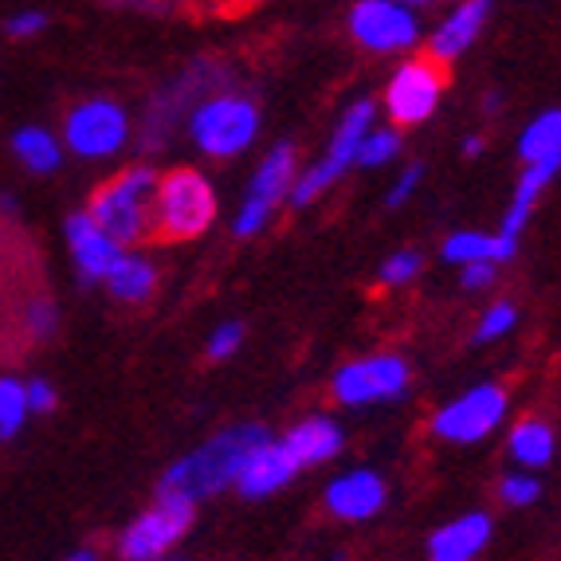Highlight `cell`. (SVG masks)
<instances>
[{
	"mask_svg": "<svg viewBox=\"0 0 561 561\" xmlns=\"http://www.w3.org/2000/svg\"><path fill=\"white\" fill-rule=\"evenodd\" d=\"M272 432L263 424H232V428L208 436L201 448H193L188 456L173 459L165 471H161L158 491L165 495H185L193 503H205V499L220 495L228 486H236L243 459L252 456L255 444H263Z\"/></svg>",
	"mask_w": 561,
	"mask_h": 561,
	"instance_id": "obj_1",
	"label": "cell"
},
{
	"mask_svg": "<svg viewBox=\"0 0 561 561\" xmlns=\"http://www.w3.org/2000/svg\"><path fill=\"white\" fill-rule=\"evenodd\" d=\"M263 114L252 94L232 91V87H216L197 106L185 114V130L205 158L213 161H232L248 153L260 138Z\"/></svg>",
	"mask_w": 561,
	"mask_h": 561,
	"instance_id": "obj_2",
	"label": "cell"
},
{
	"mask_svg": "<svg viewBox=\"0 0 561 561\" xmlns=\"http://www.w3.org/2000/svg\"><path fill=\"white\" fill-rule=\"evenodd\" d=\"M216 188L201 169H169L158 173L153 188V236L169 243H185L205 236L216 225Z\"/></svg>",
	"mask_w": 561,
	"mask_h": 561,
	"instance_id": "obj_3",
	"label": "cell"
},
{
	"mask_svg": "<svg viewBox=\"0 0 561 561\" xmlns=\"http://www.w3.org/2000/svg\"><path fill=\"white\" fill-rule=\"evenodd\" d=\"M153 188H158V169L130 165L122 169L118 178L94 188L87 213L122 248H138V243H146L153 236Z\"/></svg>",
	"mask_w": 561,
	"mask_h": 561,
	"instance_id": "obj_4",
	"label": "cell"
},
{
	"mask_svg": "<svg viewBox=\"0 0 561 561\" xmlns=\"http://www.w3.org/2000/svg\"><path fill=\"white\" fill-rule=\"evenodd\" d=\"M377 122V103L374 99H357V103L346 106V114L337 118L334 134H330V146L327 153H322L314 165H307L295 178V185H290V205H314V201L322 197V193H330V188L337 185V181L346 178L350 165L357 161V146H362L365 130Z\"/></svg>",
	"mask_w": 561,
	"mask_h": 561,
	"instance_id": "obj_5",
	"label": "cell"
},
{
	"mask_svg": "<svg viewBox=\"0 0 561 561\" xmlns=\"http://www.w3.org/2000/svg\"><path fill=\"white\" fill-rule=\"evenodd\" d=\"M299 178V161H295V146L279 141L272 150L263 153V161L255 165L252 181L243 188V201L236 208V220H232V232L240 240H252L260 236L263 228L272 225V216L279 213V205L290 197V185Z\"/></svg>",
	"mask_w": 561,
	"mask_h": 561,
	"instance_id": "obj_6",
	"label": "cell"
},
{
	"mask_svg": "<svg viewBox=\"0 0 561 561\" xmlns=\"http://www.w3.org/2000/svg\"><path fill=\"white\" fill-rule=\"evenodd\" d=\"M197 503L185 495H165L158 491L150 511H141L118 538V558L126 561H158L178 550V542L193 530Z\"/></svg>",
	"mask_w": 561,
	"mask_h": 561,
	"instance_id": "obj_7",
	"label": "cell"
},
{
	"mask_svg": "<svg viewBox=\"0 0 561 561\" xmlns=\"http://www.w3.org/2000/svg\"><path fill=\"white\" fill-rule=\"evenodd\" d=\"M64 141L83 161H111L130 146V114L114 99H83L67 111Z\"/></svg>",
	"mask_w": 561,
	"mask_h": 561,
	"instance_id": "obj_8",
	"label": "cell"
},
{
	"mask_svg": "<svg viewBox=\"0 0 561 561\" xmlns=\"http://www.w3.org/2000/svg\"><path fill=\"white\" fill-rule=\"evenodd\" d=\"M412 365L401 354H369L346 362L330 381V393L342 409H365V404H389L409 393Z\"/></svg>",
	"mask_w": 561,
	"mask_h": 561,
	"instance_id": "obj_9",
	"label": "cell"
},
{
	"mask_svg": "<svg viewBox=\"0 0 561 561\" xmlns=\"http://www.w3.org/2000/svg\"><path fill=\"white\" fill-rule=\"evenodd\" d=\"M506 409H511V397L503 385H471L468 393H459L432 416V436L444 444H479L506 421Z\"/></svg>",
	"mask_w": 561,
	"mask_h": 561,
	"instance_id": "obj_10",
	"label": "cell"
},
{
	"mask_svg": "<svg viewBox=\"0 0 561 561\" xmlns=\"http://www.w3.org/2000/svg\"><path fill=\"white\" fill-rule=\"evenodd\" d=\"M444 64H436V59H404L401 67H397L393 76H389V83H385V114H389V122L393 126H421V122H428L432 114H436V106H440L444 99Z\"/></svg>",
	"mask_w": 561,
	"mask_h": 561,
	"instance_id": "obj_11",
	"label": "cell"
},
{
	"mask_svg": "<svg viewBox=\"0 0 561 561\" xmlns=\"http://www.w3.org/2000/svg\"><path fill=\"white\" fill-rule=\"evenodd\" d=\"M350 36L374 56H401L421 44V20L401 0H357L350 9Z\"/></svg>",
	"mask_w": 561,
	"mask_h": 561,
	"instance_id": "obj_12",
	"label": "cell"
},
{
	"mask_svg": "<svg viewBox=\"0 0 561 561\" xmlns=\"http://www.w3.org/2000/svg\"><path fill=\"white\" fill-rule=\"evenodd\" d=\"M64 240L67 252H71V263L83 283H103L111 275V267L118 263V255L126 252L111 232L94 225L91 213H71L64 225Z\"/></svg>",
	"mask_w": 561,
	"mask_h": 561,
	"instance_id": "obj_13",
	"label": "cell"
},
{
	"mask_svg": "<svg viewBox=\"0 0 561 561\" xmlns=\"http://www.w3.org/2000/svg\"><path fill=\"white\" fill-rule=\"evenodd\" d=\"M322 503H327L330 515L342 518V523H369V518H374L377 511H385V503H389V486L369 468L342 471V476L327 483Z\"/></svg>",
	"mask_w": 561,
	"mask_h": 561,
	"instance_id": "obj_14",
	"label": "cell"
},
{
	"mask_svg": "<svg viewBox=\"0 0 561 561\" xmlns=\"http://www.w3.org/2000/svg\"><path fill=\"white\" fill-rule=\"evenodd\" d=\"M299 471H302V463L290 456L287 444L267 436L263 444H255L252 456L243 459L240 476H236V491H240L243 499H272L275 491L295 483Z\"/></svg>",
	"mask_w": 561,
	"mask_h": 561,
	"instance_id": "obj_15",
	"label": "cell"
},
{
	"mask_svg": "<svg viewBox=\"0 0 561 561\" xmlns=\"http://www.w3.org/2000/svg\"><path fill=\"white\" fill-rule=\"evenodd\" d=\"M486 20H491V0H459L456 9L432 28L428 39V56L436 64H451L459 59L463 51L476 47V39L483 36Z\"/></svg>",
	"mask_w": 561,
	"mask_h": 561,
	"instance_id": "obj_16",
	"label": "cell"
},
{
	"mask_svg": "<svg viewBox=\"0 0 561 561\" xmlns=\"http://www.w3.org/2000/svg\"><path fill=\"white\" fill-rule=\"evenodd\" d=\"M491 542V518L483 511H468V515L451 518L440 530H432L428 538V558L432 561H476Z\"/></svg>",
	"mask_w": 561,
	"mask_h": 561,
	"instance_id": "obj_17",
	"label": "cell"
},
{
	"mask_svg": "<svg viewBox=\"0 0 561 561\" xmlns=\"http://www.w3.org/2000/svg\"><path fill=\"white\" fill-rule=\"evenodd\" d=\"M558 169H561V161H526V169L515 181V197H511L503 220H499V232L511 236V240L523 236V228L530 225L534 205H538V197L546 193V185L558 178Z\"/></svg>",
	"mask_w": 561,
	"mask_h": 561,
	"instance_id": "obj_18",
	"label": "cell"
},
{
	"mask_svg": "<svg viewBox=\"0 0 561 561\" xmlns=\"http://www.w3.org/2000/svg\"><path fill=\"white\" fill-rule=\"evenodd\" d=\"M283 444H287L290 456L299 459L302 468H319V463H330L342 451L346 436H342V428L330 416H307V421L290 424Z\"/></svg>",
	"mask_w": 561,
	"mask_h": 561,
	"instance_id": "obj_19",
	"label": "cell"
},
{
	"mask_svg": "<svg viewBox=\"0 0 561 561\" xmlns=\"http://www.w3.org/2000/svg\"><path fill=\"white\" fill-rule=\"evenodd\" d=\"M103 283L118 302H146V299H153V290H158V267H153L150 255H141L138 248H126Z\"/></svg>",
	"mask_w": 561,
	"mask_h": 561,
	"instance_id": "obj_20",
	"label": "cell"
},
{
	"mask_svg": "<svg viewBox=\"0 0 561 561\" xmlns=\"http://www.w3.org/2000/svg\"><path fill=\"white\" fill-rule=\"evenodd\" d=\"M518 240L503 232H451L448 240L440 243V255L448 263H471V260H491V263H506L515 260Z\"/></svg>",
	"mask_w": 561,
	"mask_h": 561,
	"instance_id": "obj_21",
	"label": "cell"
},
{
	"mask_svg": "<svg viewBox=\"0 0 561 561\" xmlns=\"http://www.w3.org/2000/svg\"><path fill=\"white\" fill-rule=\"evenodd\" d=\"M506 451H511V459H515L518 468L538 471V468H546L553 459V451H558V432L546 421H538V416H526V421H518L515 428H511Z\"/></svg>",
	"mask_w": 561,
	"mask_h": 561,
	"instance_id": "obj_22",
	"label": "cell"
},
{
	"mask_svg": "<svg viewBox=\"0 0 561 561\" xmlns=\"http://www.w3.org/2000/svg\"><path fill=\"white\" fill-rule=\"evenodd\" d=\"M12 153L28 173H56L64 165V141L47 126H20L12 134Z\"/></svg>",
	"mask_w": 561,
	"mask_h": 561,
	"instance_id": "obj_23",
	"label": "cell"
},
{
	"mask_svg": "<svg viewBox=\"0 0 561 561\" xmlns=\"http://www.w3.org/2000/svg\"><path fill=\"white\" fill-rule=\"evenodd\" d=\"M518 158L523 161H561V106L530 118L518 134Z\"/></svg>",
	"mask_w": 561,
	"mask_h": 561,
	"instance_id": "obj_24",
	"label": "cell"
},
{
	"mask_svg": "<svg viewBox=\"0 0 561 561\" xmlns=\"http://www.w3.org/2000/svg\"><path fill=\"white\" fill-rule=\"evenodd\" d=\"M28 421H32L28 385L20 381V377H0V440L4 444L16 440Z\"/></svg>",
	"mask_w": 561,
	"mask_h": 561,
	"instance_id": "obj_25",
	"label": "cell"
},
{
	"mask_svg": "<svg viewBox=\"0 0 561 561\" xmlns=\"http://www.w3.org/2000/svg\"><path fill=\"white\" fill-rule=\"evenodd\" d=\"M401 158V126H369L357 146V161L354 165L362 169H381V165H393Z\"/></svg>",
	"mask_w": 561,
	"mask_h": 561,
	"instance_id": "obj_26",
	"label": "cell"
},
{
	"mask_svg": "<svg viewBox=\"0 0 561 561\" xmlns=\"http://www.w3.org/2000/svg\"><path fill=\"white\" fill-rule=\"evenodd\" d=\"M518 322V307L515 302H491V307L483 310V319H479L476 334H471V342H479V346H491V342H499V337H506L511 330H515Z\"/></svg>",
	"mask_w": 561,
	"mask_h": 561,
	"instance_id": "obj_27",
	"label": "cell"
},
{
	"mask_svg": "<svg viewBox=\"0 0 561 561\" xmlns=\"http://www.w3.org/2000/svg\"><path fill=\"white\" fill-rule=\"evenodd\" d=\"M542 499V483L534 479V471H511V476H503V483H499V503L503 506H515V511H523V506H534Z\"/></svg>",
	"mask_w": 561,
	"mask_h": 561,
	"instance_id": "obj_28",
	"label": "cell"
},
{
	"mask_svg": "<svg viewBox=\"0 0 561 561\" xmlns=\"http://www.w3.org/2000/svg\"><path fill=\"white\" fill-rule=\"evenodd\" d=\"M421 267H424V255L416 252V248H401V252H393L381 263L377 283H385V287H404V283H412L421 275Z\"/></svg>",
	"mask_w": 561,
	"mask_h": 561,
	"instance_id": "obj_29",
	"label": "cell"
},
{
	"mask_svg": "<svg viewBox=\"0 0 561 561\" xmlns=\"http://www.w3.org/2000/svg\"><path fill=\"white\" fill-rule=\"evenodd\" d=\"M243 346V327L240 322H220V327L213 330V337H208V357L213 362H228V357H236Z\"/></svg>",
	"mask_w": 561,
	"mask_h": 561,
	"instance_id": "obj_30",
	"label": "cell"
},
{
	"mask_svg": "<svg viewBox=\"0 0 561 561\" xmlns=\"http://www.w3.org/2000/svg\"><path fill=\"white\" fill-rule=\"evenodd\" d=\"M499 267H503V263H491V260L459 263V287H463V290H486V287H495Z\"/></svg>",
	"mask_w": 561,
	"mask_h": 561,
	"instance_id": "obj_31",
	"label": "cell"
},
{
	"mask_svg": "<svg viewBox=\"0 0 561 561\" xmlns=\"http://www.w3.org/2000/svg\"><path fill=\"white\" fill-rule=\"evenodd\" d=\"M44 28H47V16L39 9H20L4 20V32H9L12 39H36Z\"/></svg>",
	"mask_w": 561,
	"mask_h": 561,
	"instance_id": "obj_32",
	"label": "cell"
},
{
	"mask_svg": "<svg viewBox=\"0 0 561 561\" xmlns=\"http://www.w3.org/2000/svg\"><path fill=\"white\" fill-rule=\"evenodd\" d=\"M28 385V404H32V416H47V412H56L59 409V393H56V385L44 381V377H32Z\"/></svg>",
	"mask_w": 561,
	"mask_h": 561,
	"instance_id": "obj_33",
	"label": "cell"
},
{
	"mask_svg": "<svg viewBox=\"0 0 561 561\" xmlns=\"http://www.w3.org/2000/svg\"><path fill=\"white\" fill-rule=\"evenodd\" d=\"M421 181H424V169L421 165H404L401 169V178L393 181V188H389V208H401L404 201L421 188Z\"/></svg>",
	"mask_w": 561,
	"mask_h": 561,
	"instance_id": "obj_34",
	"label": "cell"
},
{
	"mask_svg": "<svg viewBox=\"0 0 561 561\" xmlns=\"http://www.w3.org/2000/svg\"><path fill=\"white\" fill-rule=\"evenodd\" d=\"M32 330H36L39 337L56 334V307H51V302H36V307H32Z\"/></svg>",
	"mask_w": 561,
	"mask_h": 561,
	"instance_id": "obj_35",
	"label": "cell"
},
{
	"mask_svg": "<svg viewBox=\"0 0 561 561\" xmlns=\"http://www.w3.org/2000/svg\"><path fill=\"white\" fill-rule=\"evenodd\" d=\"M479 153H483V138H476V134H471V138L463 141V158H479Z\"/></svg>",
	"mask_w": 561,
	"mask_h": 561,
	"instance_id": "obj_36",
	"label": "cell"
},
{
	"mask_svg": "<svg viewBox=\"0 0 561 561\" xmlns=\"http://www.w3.org/2000/svg\"><path fill=\"white\" fill-rule=\"evenodd\" d=\"M483 111H486V114H499V91L486 94V99H483Z\"/></svg>",
	"mask_w": 561,
	"mask_h": 561,
	"instance_id": "obj_37",
	"label": "cell"
},
{
	"mask_svg": "<svg viewBox=\"0 0 561 561\" xmlns=\"http://www.w3.org/2000/svg\"><path fill=\"white\" fill-rule=\"evenodd\" d=\"M94 558H99V550H76L71 553V561H94Z\"/></svg>",
	"mask_w": 561,
	"mask_h": 561,
	"instance_id": "obj_38",
	"label": "cell"
},
{
	"mask_svg": "<svg viewBox=\"0 0 561 561\" xmlns=\"http://www.w3.org/2000/svg\"><path fill=\"white\" fill-rule=\"evenodd\" d=\"M401 4H409V9H424V4H432V0H401Z\"/></svg>",
	"mask_w": 561,
	"mask_h": 561,
	"instance_id": "obj_39",
	"label": "cell"
},
{
	"mask_svg": "<svg viewBox=\"0 0 561 561\" xmlns=\"http://www.w3.org/2000/svg\"><path fill=\"white\" fill-rule=\"evenodd\" d=\"M236 4H248V9H255V4H267V0H236Z\"/></svg>",
	"mask_w": 561,
	"mask_h": 561,
	"instance_id": "obj_40",
	"label": "cell"
}]
</instances>
